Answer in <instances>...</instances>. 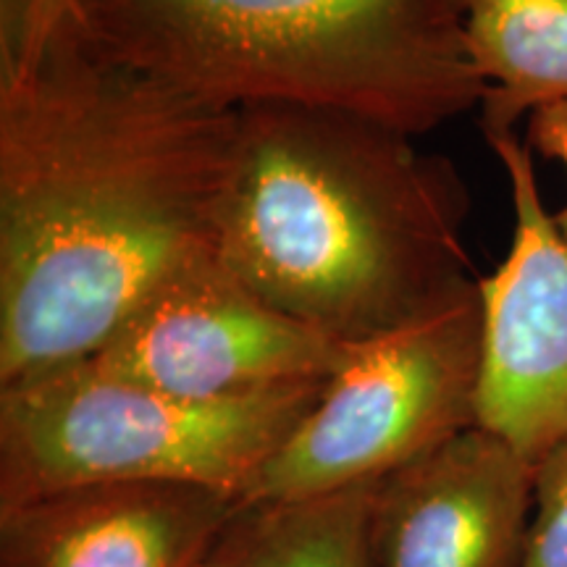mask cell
I'll list each match as a JSON object with an SVG mask.
<instances>
[{
    "mask_svg": "<svg viewBox=\"0 0 567 567\" xmlns=\"http://www.w3.org/2000/svg\"><path fill=\"white\" fill-rule=\"evenodd\" d=\"M513 197V243L481 276L478 425L538 463L567 439V243L542 197L534 151L486 134Z\"/></svg>",
    "mask_w": 567,
    "mask_h": 567,
    "instance_id": "obj_7",
    "label": "cell"
},
{
    "mask_svg": "<svg viewBox=\"0 0 567 567\" xmlns=\"http://www.w3.org/2000/svg\"><path fill=\"white\" fill-rule=\"evenodd\" d=\"M465 0H76L105 53L205 101L358 113L421 137L481 109Z\"/></svg>",
    "mask_w": 567,
    "mask_h": 567,
    "instance_id": "obj_3",
    "label": "cell"
},
{
    "mask_svg": "<svg viewBox=\"0 0 567 567\" xmlns=\"http://www.w3.org/2000/svg\"><path fill=\"white\" fill-rule=\"evenodd\" d=\"M463 32L486 84L484 137L567 103V0H465Z\"/></svg>",
    "mask_w": 567,
    "mask_h": 567,
    "instance_id": "obj_10",
    "label": "cell"
},
{
    "mask_svg": "<svg viewBox=\"0 0 567 567\" xmlns=\"http://www.w3.org/2000/svg\"><path fill=\"white\" fill-rule=\"evenodd\" d=\"M530 463L471 425L375 484L371 567H515L534 502Z\"/></svg>",
    "mask_w": 567,
    "mask_h": 567,
    "instance_id": "obj_8",
    "label": "cell"
},
{
    "mask_svg": "<svg viewBox=\"0 0 567 567\" xmlns=\"http://www.w3.org/2000/svg\"><path fill=\"white\" fill-rule=\"evenodd\" d=\"M326 381L184 400L71 363L0 386V507L90 486H195L245 499Z\"/></svg>",
    "mask_w": 567,
    "mask_h": 567,
    "instance_id": "obj_4",
    "label": "cell"
},
{
    "mask_svg": "<svg viewBox=\"0 0 567 567\" xmlns=\"http://www.w3.org/2000/svg\"><path fill=\"white\" fill-rule=\"evenodd\" d=\"M515 567H567V439L536 463L534 502Z\"/></svg>",
    "mask_w": 567,
    "mask_h": 567,
    "instance_id": "obj_12",
    "label": "cell"
},
{
    "mask_svg": "<svg viewBox=\"0 0 567 567\" xmlns=\"http://www.w3.org/2000/svg\"><path fill=\"white\" fill-rule=\"evenodd\" d=\"M74 19L76 0H0V82L30 71Z\"/></svg>",
    "mask_w": 567,
    "mask_h": 567,
    "instance_id": "obj_13",
    "label": "cell"
},
{
    "mask_svg": "<svg viewBox=\"0 0 567 567\" xmlns=\"http://www.w3.org/2000/svg\"><path fill=\"white\" fill-rule=\"evenodd\" d=\"M237 505L168 484L38 496L0 507V567H200Z\"/></svg>",
    "mask_w": 567,
    "mask_h": 567,
    "instance_id": "obj_9",
    "label": "cell"
},
{
    "mask_svg": "<svg viewBox=\"0 0 567 567\" xmlns=\"http://www.w3.org/2000/svg\"><path fill=\"white\" fill-rule=\"evenodd\" d=\"M471 195L450 158L358 113L237 111L216 258L279 313L350 344L467 276Z\"/></svg>",
    "mask_w": 567,
    "mask_h": 567,
    "instance_id": "obj_2",
    "label": "cell"
},
{
    "mask_svg": "<svg viewBox=\"0 0 567 567\" xmlns=\"http://www.w3.org/2000/svg\"><path fill=\"white\" fill-rule=\"evenodd\" d=\"M375 484L295 499H239L200 567H371Z\"/></svg>",
    "mask_w": 567,
    "mask_h": 567,
    "instance_id": "obj_11",
    "label": "cell"
},
{
    "mask_svg": "<svg viewBox=\"0 0 567 567\" xmlns=\"http://www.w3.org/2000/svg\"><path fill=\"white\" fill-rule=\"evenodd\" d=\"M481 295L460 281L410 321L344 344L316 405L245 499L379 484L478 425Z\"/></svg>",
    "mask_w": 567,
    "mask_h": 567,
    "instance_id": "obj_5",
    "label": "cell"
},
{
    "mask_svg": "<svg viewBox=\"0 0 567 567\" xmlns=\"http://www.w3.org/2000/svg\"><path fill=\"white\" fill-rule=\"evenodd\" d=\"M526 142L530 151H534V155L538 153L544 155V158L559 163L567 174V103L536 111L534 116L528 118ZM555 221L567 243V203L563 210L555 213Z\"/></svg>",
    "mask_w": 567,
    "mask_h": 567,
    "instance_id": "obj_14",
    "label": "cell"
},
{
    "mask_svg": "<svg viewBox=\"0 0 567 567\" xmlns=\"http://www.w3.org/2000/svg\"><path fill=\"white\" fill-rule=\"evenodd\" d=\"M237 111L97 48L76 21L0 82V386L90 360L216 258Z\"/></svg>",
    "mask_w": 567,
    "mask_h": 567,
    "instance_id": "obj_1",
    "label": "cell"
},
{
    "mask_svg": "<svg viewBox=\"0 0 567 567\" xmlns=\"http://www.w3.org/2000/svg\"><path fill=\"white\" fill-rule=\"evenodd\" d=\"M342 352V342L279 313L210 258L155 289L84 363L184 400L221 402L318 384Z\"/></svg>",
    "mask_w": 567,
    "mask_h": 567,
    "instance_id": "obj_6",
    "label": "cell"
}]
</instances>
